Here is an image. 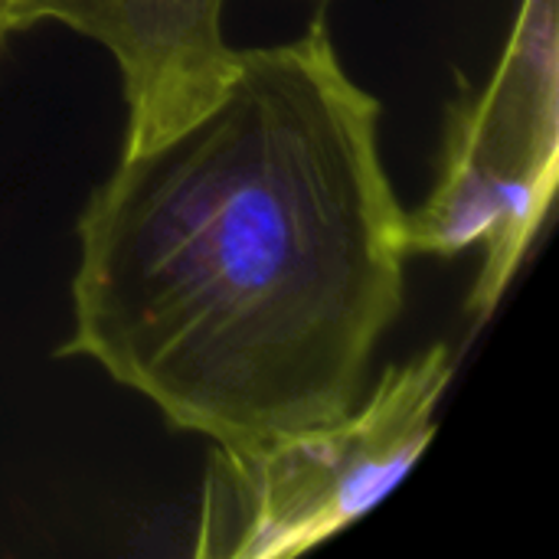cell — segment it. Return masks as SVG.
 <instances>
[{
  "label": "cell",
  "instance_id": "obj_3",
  "mask_svg": "<svg viewBox=\"0 0 559 559\" xmlns=\"http://www.w3.org/2000/svg\"><path fill=\"white\" fill-rule=\"evenodd\" d=\"M559 10L521 0L481 88L449 108L429 197L406 213L409 252H485L465 311L481 328L531 255L559 180Z\"/></svg>",
  "mask_w": 559,
  "mask_h": 559
},
{
  "label": "cell",
  "instance_id": "obj_2",
  "mask_svg": "<svg viewBox=\"0 0 559 559\" xmlns=\"http://www.w3.org/2000/svg\"><path fill=\"white\" fill-rule=\"evenodd\" d=\"M452 377V347L432 344L390 364L328 423L249 445H213L190 554L298 557L360 521L429 449Z\"/></svg>",
  "mask_w": 559,
  "mask_h": 559
},
{
  "label": "cell",
  "instance_id": "obj_1",
  "mask_svg": "<svg viewBox=\"0 0 559 559\" xmlns=\"http://www.w3.org/2000/svg\"><path fill=\"white\" fill-rule=\"evenodd\" d=\"M380 98L328 16L236 52L219 95L121 151L75 223L69 337L177 432L249 445L347 413L406 301Z\"/></svg>",
  "mask_w": 559,
  "mask_h": 559
},
{
  "label": "cell",
  "instance_id": "obj_4",
  "mask_svg": "<svg viewBox=\"0 0 559 559\" xmlns=\"http://www.w3.org/2000/svg\"><path fill=\"white\" fill-rule=\"evenodd\" d=\"M223 10L226 0H10V26L16 36L62 23L95 39L121 75V151H141L197 118L233 75L239 49Z\"/></svg>",
  "mask_w": 559,
  "mask_h": 559
},
{
  "label": "cell",
  "instance_id": "obj_5",
  "mask_svg": "<svg viewBox=\"0 0 559 559\" xmlns=\"http://www.w3.org/2000/svg\"><path fill=\"white\" fill-rule=\"evenodd\" d=\"M13 36V26H10V0H0V52L7 46V39Z\"/></svg>",
  "mask_w": 559,
  "mask_h": 559
}]
</instances>
